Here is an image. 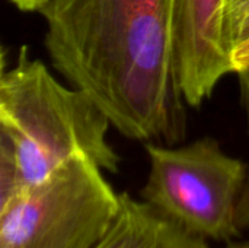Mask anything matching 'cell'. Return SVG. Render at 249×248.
Masks as SVG:
<instances>
[{"label": "cell", "mask_w": 249, "mask_h": 248, "mask_svg": "<svg viewBox=\"0 0 249 248\" xmlns=\"http://www.w3.org/2000/svg\"><path fill=\"white\" fill-rule=\"evenodd\" d=\"M53 67L137 142L177 145L187 102L174 56V0H44Z\"/></svg>", "instance_id": "6da1fadb"}, {"label": "cell", "mask_w": 249, "mask_h": 248, "mask_svg": "<svg viewBox=\"0 0 249 248\" xmlns=\"http://www.w3.org/2000/svg\"><path fill=\"white\" fill-rule=\"evenodd\" d=\"M111 126L92 96L60 83L20 47L0 77V203L76 156L117 174L121 158L108 140Z\"/></svg>", "instance_id": "7a4b0ae2"}, {"label": "cell", "mask_w": 249, "mask_h": 248, "mask_svg": "<svg viewBox=\"0 0 249 248\" xmlns=\"http://www.w3.org/2000/svg\"><path fill=\"white\" fill-rule=\"evenodd\" d=\"M149 175L142 200L187 232L231 243L241 235L238 203L249 167L214 137L175 146L144 143Z\"/></svg>", "instance_id": "3957f363"}, {"label": "cell", "mask_w": 249, "mask_h": 248, "mask_svg": "<svg viewBox=\"0 0 249 248\" xmlns=\"http://www.w3.org/2000/svg\"><path fill=\"white\" fill-rule=\"evenodd\" d=\"M120 209L104 170L76 156L0 203V248H95Z\"/></svg>", "instance_id": "277c9868"}, {"label": "cell", "mask_w": 249, "mask_h": 248, "mask_svg": "<svg viewBox=\"0 0 249 248\" xmlns=\"http://www.w3.org/2000/svg\"><path fill=\"white\" fill-rule=\"evenodd\" d=\"M226 0H174V56L179 91L190 108L201 107L228 75L232 53L225 38Z\"/></svg>", "instance_id": "5b68a950"}, {"label": "cell", "mask_w": 249, "mask_h": 248, "mask_svg": "<svg viewBox=\"0 0 249 248\" xmlns=\"http://www.w3.org/2000/svg\"><path fill=\"white\" fill-rule=\"evenodd\" d=\"M95 248H210L207 240L196 237L166 219L146 202L121 193L120 213Z\"/></svg>", "instance_id": "8992f818"}, {"label": "cell", "mask_w": 249, "mask_h": 248, "mask_svg": "<svg viewBox=\"0 0 249 248\" xmlns=\"http://www.w3.org/2000/svg\"><path fill=\"white\" fill-rule=\"evenodd\" d=\"M225 38L232 53L249 41V0H226Z\"/></svg>", "instance_id": "52a82bcc"}, {"label": "cell", "mask_w": 249, "mask_h": 248, "mask_svg": "<svg viewBox=\"0 0 249 248\" xmlns=\"http://www.w3.org/2000/svg\"><path fill=\"white\" fill-rule=\"evenodd\" d=\"M233 75L238 79L239 101L249 132V41L233 53Z\"/></svg>", "instance_id": "ba28073f"}, {"label": "cell", "mask_w": 249, "mask_h": 248, "mask_svg": "<svg viewBox=\"0 0 249 248\" xmlns=\"http://www.w3.org/2000/svg\"><path fill=\"white\" fill-rule=\"evenodd\" d=\"M236 225L241 232H249V170L248 177L238 203V212H236Z\"/></svg>", "instance_id": "9c48e42d"}, {"label": "cell", "mask_w": 249, "mask_h": 248, "mask_svg": "<svg viewBox=\"0 0 249 248\" xmlns=\"http://www.w3.org/2000/svg\"><path fill=\"white\" fill-rule=\"evenodd\" d=\"M10 1L23 12H38L44 0H10Z\"/></svg>", "instance_id": "30bf717a"}, {"label": "cell", "mask_w": 249, "mask_h": 248, "mask_svg": "<svg viewBox=\"0 0 249 248\" xmlns=\"http://www.w3.org/2000/svg\"><path fill=\"white\" fill-rule=\"evenodd\" d=\"M225 248H249V241H244V243L231 241V243H226Z\"/></svg>", "instance_id": "8fae6325"}]
</instances>
